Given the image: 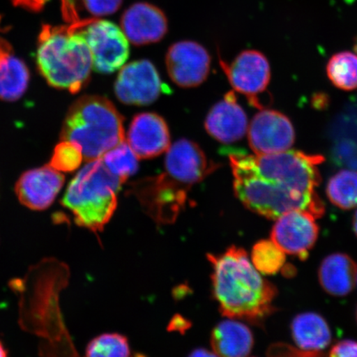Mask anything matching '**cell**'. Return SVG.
<instances>
[{
    "label": "cell",
    "mask_w": 357,
    "mask_h": 357,
    "mask_svg": "<svg viewBox=\"0 0 357 357\" xmlns=\"http://www.w3.org/2000/svg\"><path fill=\"white\" fill-rule=\"evenodd\" d=\"M84 160L80 147L73 142L61 140L54 149L50 166L60 172H73Z\"/></svg>",
    "instance_id": "obj_27"
},
{
    "label": "cell",
    "mask_w": 357,
    "mask_h": 357,
    "mask_svg": "<svg viewBox=\"0 0 357 357\" xmlns=\"http://www.w3.org/2000/svg\"><path fill=\"white\" fill-rule=\"evenodd\" d=\"M330 79L339 89L352 91L357 88V55L349 52L337 53L327 66Z\"/></svg>",
    "instance_id": "obj_23"
},
{
    "label": "cell",
    "mask_w": 357,
    "mask_h": 357,
    "mask_svg": "<svg viewBox=\"0 0 357 357\" xmlns=\"http://www.w3.org/2000/svg\"><path fill=\"white\" fill-rule=\"evenodd\" d=\"M285 259V253L271 240L260 241L252 249V264L262 274L278 273L284 266Z\"/></svg>",
    "instance_id": "obj_25"
},
{
    "label": "cell",
    "mask_w": 357,
    "mask_h": 357,
    "mask_svg": "<svg viewBox=\"0 0 357 357\" xmlns=\"http://www.w3.org/2000/svg\"><path fill=\"white\" fill-rule=\"evenodd\" d=\"M126 141L138 159L156 158L171 147L167 123L153 113H142L134 117Z\"/></svg>",
    "instance_id": "obj_15"
},
{
    "label": "cell",
    "mask_w": 357,
    "mask_h": 357,
    "mask_svg": "<svg viewBox=\"0 0 357 357\" xmlns=\"http://www.w3.org/2000/svg\"><path fill=\"white\" fill-rule=\"evenodd\" d=\"M212 347L217 356L244 357L251 354L254 340L247 326L234 320H226L213 329Z\"/></svg>",
    "instance_id": "obj_20"
},
{
    "label": "cell",
    "mask_w": 357,
    "mask_h": 357,
    "mask_svg": "<svg viewBox=\"0 0 357 357\" xmlns=\"http://www.w3.org/2000/svg\"><path fill=\"white\" fill-rule=\"evenodd\" d=\"M11 54H13V49L10 44L0 38V62Z\"/></svg>",
    "instance_id": "obj_32"
},
{
    "label": "cell",
    "mask_w": 357,
    "mask_h": 357,
    "mask_svg": "<svg viewBox=\"0 0 357 357\" xmlns=\"http://www.w3.org/2000/svg\"><path fill=\"white\" fill-rule=\"evenodd\" d=\"M164 84L151 61L141 60L124 66L115 82V95L128 105H149L158 99Z\"/></svg>",
    "instance_id": "obj_10"
},
{
    "label": "cell",
    "mask_w": 357,
    "mask_h": 357,
    "mask_svg": "<svg viewBox=\"0 0 357 357\" xmlns=\"http://www.w3.org/2000/svg\"><path fill=\"white\" fill-rule=\"evenodd\" d=\"M30 74L24 61L11 54L0 62V99L15 101L28 88Z\"/></svg>",
    "instance_id": "obj_21"
},
{
    "label": "cell",
    "mask_w": 357,
    "mask_h": 357,
    "mask_svg": "<svg viewBox=\"0 0 357 357\" xmlns=\"http://www.w3.org/2000/svg\"><path fill=\"white\" fill-rule=\"evenodd\" d=\"M101 158L109 171L124 182L137 172V156L126 140L109 151Z\"/></svg>",
    "instance_id": "obj_24"
},
{
    "label": "cell",
    "mask_w": 357,
    "mask_h": 357,
    "mask_svg": "<svg viewBox=\"0 0 357 357\" xmlns=\"http://www.w3.org/2000/svg\"><path fill=\"white\" fill-rule=\"evenodd\" d=\"M122 31L135 46L160 41L167 33L163 12L151 4L137 3L128 8L121 20Z\"/></svg>",
    "instance_id": "obj_16"
},
{
    "label": "cell",
    "mask_w": 357,
    "mask_h": 357,
    "mask_svg": "<svg viewBox=\"0 0 357 357\" xmlns=\"http://www.w3.org/2000/svg\"><path fill=\"white\" fill-rule=\"evenodd\" d=\"M331 356L357 357V342L345 340L335 345L329 354Z\"/></svg>",
    "instance_id": "obj_29"
},
{
    "label": "cell",
    "mask_w": 357,
    "mask_h": 357,
    "mask_svg": "<svg viewBox=\"0 0 357 357\" xmlns=\"http://www.w3.org/2000/svg\"><path fill=\"white\" fill-rule=\"evenodd\" d=\"M296 140V132L287 116L266 109L253 118L248 129L250 146L256 155L287 151Z\"/></svg>",
    "instance_id": "obj_12"
},
{
    "label": "cell",
    "mask_w": 357,
    "mask_h": 357,
    "mask_svg": "<svg viewBox=\"0 0 357 357\" xmlns=\"http://www.w3.org/2000/svg\"><path fill=\"white\" fill-rule=\"evenodd\" d=\"M190 188L176 172L165 167L159 176L134 183L132 192L154 220L166 223L176 220Z\"/></svg>",
    "instance_id": "obj_7"
},
{
    "label": "cell",
    "mask_w": 357,
    "mask_h": 357,
    "mask_svg": "<svg viewBox=\"0 0 357 357\" xmlns=\"http://www.w3.org/2000/svg\"><path fill=\"white\" fill-rule=\"evenodd\" d=\"M37 62L50 86L73 93L86 86L93 67L91 52L75 22L70 26H43Z\"/></svg>",
    "instance_id": "obj_2"
},
{
    "label": "cell",
    "mask_w": 357,
    "mask_h": 357,
    "mask_svg": "<svg viewBox=\"0 0 357 357\" xmlns=\"http://www.w3.org/2000/svg\"><path fill=\"white\" fill-rule=\"evenodd\" d=\"M356 319H357V310H356Z\"/></svg>",
    "instance_id": "obj_37"
},
{
    "label": "cell",
    "mask_w": 357,
    "mask_h": 357,
    "mask_svg": "<svg viewBox=\"0 0 357 357\" xmlns=\"http://www.w3.org/2000/svg\"><path fill=\"white\" fill-rule=\"evenodd\" d=\"M15 6L22 7L33 12L42 10L50 0H12Z\"/></svg>",
    "instance_id": "obj_31"
},
{
    "label": "cell",
    "mask_w": 357,
    "mask_h": 357,
    "mask_svg": "<svg viewBox=\"0 0 357 357\" xmlns=\"http://www.w3.org/2000/svg\"><path fill=\"white\" fill-rule=\"evenodd\" d=\"M315 217L305 211H292L276 220L271 231V241L285 254L305 260L309 257L319 236Z\"/></svg>",
    "instance_id": "obj_11"
},
{
    "label": "cell",
    "mask_w": 357,
    "mask_h": 357,
    "mask_svg": "<svg viewBox=\"0 0 357 357\" xmlns=\"http://www.w3.org/2000/svg\"><path fill=\"white\" fill-rule=\"evenodd\" d=\"M354 50L356 53V55H357V38L356 40V43H355V46H354Z\"/></svg>",
    "instance_id": "obj_36"
},
{
    "label": "cell",
    "mask_w": 357,
    "mask_h": 357,
    "mask_svg": "<svg viewBox=\"0 0 357 357\" xmlns=\"http://www.w3.org/2000/svg\"><path fill=\"white\" fill-rule=\"evenodd\" d=\"M292 337L300 349L312 356H319L331 342L332 333L322 316L315 312H303L294 319Z\"/></svg>",
    "instance_id": "obj_19"
},
{
    "label": "cell",
    "mask_w": 357,
    "mask_h": 357,
    "mask_svg": "<svg viewBox=\"0 0 357 357\" xmlns=\"http://www.w3.org/2000/svg\"><path fill=\"white\" fill-rule=\"evenodd\" d=\"M354 229L356 235L357 236V211H356L354 217Z\"/></svg>",
    "instance_id": "obj_35"
},
{
    "label": "cell",
    "mask_w": 357,
    "mask_h": 357,
    "mask_svg": "<svg viewBox=\"0 0 357 357\" xmlns=\"http://www.w3.org/2000/svg\"><path fill=\"white\" fill-rule=\"evenodd\" d=\"M205 128L222 144L242 139L248 131V118L234 92L227 93L222 101L214 105L205 121Z\"/></svg>",
    "instance_id": "obj_17"
},
{
    "label": "cell",
    "mask_w": 357,
    "mask_h": 357,
    "mask_svg": "<svg viewBox=\"0 0 357 357\" xmlns=\"http://www.w3.org/2000/svg\"><path fill=\"white\" fill-rule=\"evenodd\" d=\"M223 71L235 91L247 96L250 105L263 109L259 96L266 91L271 80V68L260 52L244 51L227 64L220 60Z\"/></svg>",
    "instance_id": "obj_9"
},
{
    "label": "cell",
    "mask_w": 357,
    "mask_h": 357,
    "mask_svg": "<svg viewBox=\"0 0 357 357\" xmlns=\"http://www.w3.org/2000/svg\"><path fill=\"white\" fill-rule=\"evenodd\" d=\"M327 195L331 203L348 211L357 207V172L343 169L330 178Z\"/></svg>",
    "instance_id": "obj_22"
},
{
    "label": "cell",
    "mask_w": 357,
    "mask_h": 357,
    "mask_svg": "<svg viewBox=\"0 0 357 357\" xmlns=\"http://www.w3.org/2000/svg\"><path fill=\"white\" fill-rule=\"evenodd\" d=\"M61 138L77 144L84 160L92 162L126 140L123 118L106 98L83 96L67 113Z\"/></svg>",
    "instance_id": "obj_4"
},
{
    "label": "cell",
    "mask_w": 357,
    "mask_h": 357,
    "mask_svg": "<svg viewBox=\"0 0 357 357\" xmlns=\"http://www.w3.org/2000/svg\"><path fill=\"white\" fill-rule=\"evenodd\" d=\"M191 356H217L215 354H214V352H211V351H208L207 350H204V349H199V350H196L193 352V354H191Z\"/></svg>",
    "instance_id": "obj_33"
},
{
    "label": "cell",
    "mask_w": 357,
    "mask_h": 357,
    "mask_svg": "<svg viewBox=\"0 0 357 357\" xmlns=\"http://www.w3.org/2000/svg\"><path fill=\"white\" fill-rule=\"evenodd\" d=\"M7 355H8L7 350L3 346L2 342H0V357H4V356H6Z\"/></svg>",
    "instance_id": "obj_34"
},
{
    "label": "cell",
    "mask_w": 357,
    "mask_h": 357,
    "mask_svg": "<svg viewBox=\"0 0 357 357\" xmlns=\"http://www.w3.org/2000/svg\"><path fill=\"white\" fill-rule=\"evenodd\" d=\"M123 183L109 171L102 158L92 160L70 182L61 204L73 213L78 226L102 231L117 208Z\"/></svg>",
    "instance_id": "obj_5"
},
{
    "label": "cell",
    "mask_w": 357,
    "mask_h": 357,
    "mask_svg": "<svg viewBox=\"0 0 357 357\" xmlns=\"http://www.w3.org/2000/svg\"><path fill=\"white\" fill-rule=\"evenodd\" d=\"M319 279L326 292L333 296H346L356 287L357 264L347 254H332L321 263Z\"/></svg>",
    "instance_id": "obj_18"
},
{
    "label": "cell",
    "mask_w": 357,
    "mask_h": 357,
    "mask_svg": "<svg viewBox=\"0 0 357 357\" xmlns=\"http://www.w3.org/2000/svg\"><path fill=\"white\" fill-rule=\"evenodd\" d=\"M64 183V175L48 165L22 174L16 183L15 192L22 205L41 211L54 202Z\"/></svg>",
    "instance_id": "obj_14"
},
{
    "label": "cell",
    "mask_w": 357,
    "mask_h": 357,
    "mask_svg": "<svg viewBox=\"0 0 357 357\" xmlns=\"http://www.w3.org/2000/svg\"><path fill=\"white\" fill-rule=\"evenodd\" d=\"M211 58L197 43L183 41L172 45L167 54L169 77L177 86L196 87L208 77Z\"/></svg>",
    "instance_id": "obj_13"
},
{
    "label": "cell",
    "mask_w": 357,
    "mask_h": 357,
    "mask_svg": "<svg viewBox=\"0 0 357 357\" xmlns=\"http://www.w3.org/2000/svg\"><path fill=\"white\" fill-rule=\"evenodd\" d=\"M89 13L95 16L109 15L121 6L122 0H82Z\"/></svg>",
    "instance_id": "obj_28"
},
{
    "label": "cell",
    "mask_w": 357,
    "mask_h": 357,
    "mask_svg": "<svg viewBox=\"0 0 357 357\" xmlns=\"http://www.w3.org/2000/svg\"><path fill=\"white\" fill-rule=\"evenodd\" d=\"M229 160L234 177V190L245 207L271 220L285 213L305 211L316 218L324 213V205L315 193L306 194L259 175L250 162L249 155L231 153Z\"/></svg>",
    "instance_id": "obj_3"
},
{
    "label": "cell",
    "mask_w": 357,
    "mask_h": 357,
    "mask_svg": "<svg viewBox=\"0 0 357 357\" xmlns=\"http://www.w3.org/2000/svg\"><path fill=\"white\" fill-rule=\"evenodd\" d=\"M77 29L91 52L97 73L110 74L124 65L129 56V44L122 29L113 22L96 19L80 20Z\"/></svg>",
    "instance_id": "obj_8"
},
{
    "label": "cell",
    "mask_w": 357,
    "mask_h": 357,
    "mask_svg": "<svg viewBox=\"0 0 357 357\" xmlns=\"http://www.w3.org/2000/svg\"><path fill=\"white\" fill-rule=\"evenodd\" d=\"M89 357H125L131 355L127 338L118 333H105L93 339L86 348Z\"/></svg>",
    "instance_id": "obj_26"
},
{
    "label": "cell",
    "mask_w": 357,
    "mask_h": 357,
    "mask_svg": "<svg viewBox=\"0 0 357 357\" xmlns=\"http://www.w3.org/2000/svg\"><path fill=\"white\" fill-rule=\"evenodd\" d=\"M250 162L259 175L289 188L315 193L321 182L318 169L324 160L320 155H309L298 151L263 155H249Z\"/></svg>",
    "instance_id": "obj_6"
},
{
    "label": "cell",
    "mask_w": 357,
    "mask_h": 357,
    "mask_svg": "<svg viewBox=\"0 0 357 357\" xmlns=\"http://www.w3.org/2000/svg\"><path fill=\"white\" fill-rule=\"evenodd\" d=\"M356 283H357V281H356Z\"/></svg>",
    "instance_id": "obj_38"
},
{
    "label": "cell",
    "mask_w": 357,
    "mask_h": 357,
    "mask_svg": "<svg viewBox=\"0 0 357 357\" xmlns=\"http://www.w3.org/2000/svg\"><path fill=\"white\" fill-rule=\"evenodd\" d=\"M208 259L213 267V296L223 315L257 322L273 311L276 289L261 278L243 249L233 245Z\"/></svg>",
    "instance_id": "obj_1"
},
{
    "label": "cell",
    "mask_w": 357,
    "mask_h": 357,
    "mask_svg": "<svg viewBox=\"0 0 357 357\" xmlns=\"http://www.w3.org/2000/svg\"><path fill=\"white\" fill-rule=\"evenodd\" d=\"M61 12L66 21L74 24L80 20L77 0H61Z\"/></svg>",
    "instance_id": "obj_30"
}]
</instances>
